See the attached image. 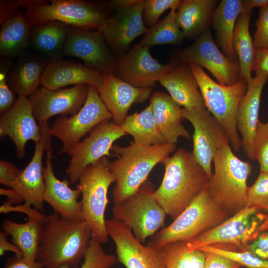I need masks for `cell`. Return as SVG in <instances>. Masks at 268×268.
<instances>
[{
    "label": "cell",
    "mask_w": 268,
    "mask_h": 268,
    "mask_svg": "<svg viewBox=\"0 0 268 268\" xmlns=\"http://www.w3.org/2000/svg\"><path fill=\"white\" fill-rule=\"evenodd\" d=\"M92 237L85 221L70 220L54 212L44 220L36 261L44 268H77Z\"/></svg>",
    "instance_id": "6da1fadb"
},
{
    "label": "cell",
    "mask_w": 268,
    "mask_h": 268,
    "mask_svg": "<svg viewBox=\"0 0 268 268\" xmlns=\"http://www.w3.org/2000/svg\"><path fill=\"white\" fill-rule=\"evenodd\" d=\"M161 163L165 172L153 196L174 220L205 187L209 177L192 153L184 148L166 157Z\"/></svg>",
    "instance_id": "7a4b0ae2"
},
{
    "label": "cell",
    "mask_w": 268,
    "mask_h": 268,
    "mask_svg": "<svg viewBox=\"0 0 268 268\" xmlns=\"http://www.w3.org/2000/svg\"><path fill=\"white\" fill-rule=\"evenodd\" d=\"M176 147V144L170 143L146 146L134 141L126 147L113 145L111 151L117 158L109 162L108 167L116 179L112 192L114 205L134 194L147 180L153 168Z\"/></svg>",
    "instance_id": "3957f363"
},
{
    "label": "cell",
    "mask_w": 268,
    "mask_h": 268,
    "mask_svg": "<svg viewBox=\"0 0 268 268\" xmlns=\"http://www.w3.org/2000/svg\"><path fill=\"white\" fill-rule=\"evenodd\" d=\"M229 217L214 200L206 184L172 223L151 237L147 245L159 250L170 243L190 241Z\"/></svg>",
    "instance_id": "277c9868"
},
{
    "label": "cell",
    "mask_w": 268,
    "mask_h": 268,
    "mask_svg": "<svg viewBox=\"0 0 268 268\" xmlns=\"http://www.w3.org/2000/svg\"><path fill=\"white\" fill-rule=\"evenodd\" d=\"M213 161L214 173L207 185L216 202L231 216L246 206L252 166L234 154L229 141L218 150Z\"/></svg>",
    "instance_id": "5b68a950"
},
{
    "label": "cell",
    "mask_w": 268,
    "mask_h": 268,
    "mask_svg": "<svg viewBox=\"0 0 268 268\" xmlns=\"http://www.w3.org/2000/svg\"><path fill=\"white\" fill-rule=\"evenodd\" d=\"M25 0L23 6L31 28L49 21H58L70 26L99 30L111 15L107 2L82 0Z\"/></svg>",
    "instance_id": "8992f818"
},
{
    "label": "cell",
    "mask_w": 268,
    "mask_h": 268,
    "mask_svg": "<svg viewBox=\"0 0 268 268\" xmlns=\"http://www.w3.org/2000/svg\"><path fill=\"white\" fill-rule=\"evenodd\" d=\"M268 230V213L245 206L218 226L187 242L189 250L207 246L230 251H243Z\"/></svg>",
    "instance_id": "52a82bcc"
},
{
    "label": "cell",
    "mask_w": 268,
    "mask_h": 268,
    "mask_svg": "<svg viewBox=\"0 0 268 268\" xmlns=\"http://www.w3.org/2000/svg\"><path fill=\"white\" fill-rule=\"evenodd\" d=\"M188 65L198 82L206 109L223 128L234 150L239 151L241 140L236 127V115L239 104L247 90V81L239 78L231 85L221 84L212 79L200 66Z\"/></svg>",
    "instance_id": "ba28073f"
},
{
    "label": "cell",
    "mask_w": 268,
    "mask_h": 268,
    "mask_svg": "<svg viewBox=\"0 0 268 268\" xmlns=\"http://www.w3.org/2000/svg\"><path fill=\"white\" fill-rule=\"evenodd\" d=\"M109 163L105 156L88 166L79 177L76 188L82 195L83 220L89 227L92 237L101 244L107 243L109 238L105 214L108 203V191L116 181L109 169Z\"/></svg>",
    "instance_id": "9c48e42d"
},
{
    "label": "cell",
    "mask_w": 268,
    "mask_h": 268,
    "mask_svg": "<svg viewBox=\"0 0 268 268\" xmlns=\"http://www.w3.org/2000/svg\"><path fill=\"white\" fill-rule=\"evenodd\" d=\"M155 190L147 180L134 194L112 208L113 217L129 227L142 243L164 225L167 214L153 196Z\"/></svg>",
    "instance_id": "30bf717a"
},
{
    "label": "cell",
    "mask_w": 268,
    "mask_h": 268,
    "mask_svg": "<svg viewBox=\"0 0 268 268\" xmlns=\"http://www.w3.org/2000/svg\"><path fill=\"white\" fill-rule=\"evenodd\" d=\"M111 119L112 115L101 100L97 87L88 85L87 98L80 110L72 116H60L50 126L52 136L63 144L59 153H67L86 134Z\"/></svg>",
    "instance_id": "8fae6325"
},
{
    "label": "cell",
    "mask_w": 268,
    "mask_h": 268,
    "mask_svg": "<svg viewBox=\"0 0 268 268\" xmlns=\"http://www.w3.org/2000/svg\"><path fill=\"white\" fill-rule=\"evenodd\" d=\"M121 127L106 120L99 124L82 141L74 145L67 154L71 157L66 170L69 183H75L85 169L102 157L111 155L113 143L125 135Z\"/></svg>",
    "instance_id": "7c38bea8"
},
{
    "label": "cell",
    "mask_w": 268,
    "mask_h": 268,
    "mask_svg": "<svg viewBox=\"0 0 268 268\" xmlns=\"http://www.w3.org/2000/svg\"><path fill=\"white\" fill-rule=\"evenodd\" d=\"M177 58L182 62L205 68L221 84L233 85L240 78L238 60L232 62L221 52L209 28L193 44L179 51Z\"/></svg>",
    "instance_id": "4fadbf2b"
},
{
    "label": "cell",
    "mask_w": 268,
    "mask_h": 268,
    "mask_svg": "<svg viewBox=\"0 0 268 268\" xmlns=\"http://www.w3.org/2000/svg\"><path fill=\"white\" fill-rule=\"evenodd\" d=\"M183 119L193 125V149L195 160L209 178L211 176V164L218 150L227 141V136L213 116L206 108L187 110L182 108Z\"/></svg>",
    "instance_id": "5bb4252c"
},
{
    "label": "cell",
    "mask_w": 268,
    "mask_h": 268,
    "mask_svg": "<svg viewBox=\"0 0 268 268\" xmlns=\"http://www.w3.org/2000/svg\"><path fill=\"white\" fill-rule=\"evenodd\" d=\"M64 56L82 60L86 66L102 73H113L117 58L99 30L70 26L63 48Z\"/></svg>",
    "instance_id": "9a60e30c"
},
{
    "label": "cell",
    "mask_w": 268,
    "mask_h": 268,
    "mask_svg": "<svg viewBox=\"0 0 268 268\" xmlns=\"http://www.w3.org/2000/svg\"><path fill=\"white\" fill-rule=\"evenodd\" d=\"M149 48L138 44L117 58L113 74L130 84L140 88H152L174 66L177 58L166 64L154 59Z\"/></svg>",
    "instance_id": "2e32d148"
},
{
    "label": "cell",
    "mask_w": 268,
    "mask_h": 268,
    "mask_svg": "<svg viewBox=\"0 0 268 268\" xmlns=\"http://www.w3.org/2000/svg\"><path fill=\"white\" fill-rule=\"evenodd\" d=\"M144 3L145 0H137L132 5L115 10L99 30L117 58L125 54L132 41L148 31L142 17Z\"/></svg>",
    "instance_id": "e0dca14e"
},
{
    "label": "cell",
    "mask_w": 268,
    "mask_h": 268,
    "mask_svg": "<svg viewBox=\"0 0 268 268\" xmlns=\"http://www.w3.org/2000/svg\"><path fill=\"white\" fill-rule=\"evenodd\" d=\"M106 226L115 244L117 260L126 268H163L159 250L142 245L123 222L112 217L106 220Z\"/></svg>",
    "instance_id": "ac0fdd59"
},
{
    "label": "cell",
    "mask_w": 268,
    "mask_h": 268,
    "mask_svg": "<svg viewBox=\"0 0 268 268\" xmlns=\"http://www.w3.org/2000/svg\"><path fill=\"white\" fill-rule=\"evenodd\" d=\"M87 94L88 85L85 84L57 90L42 86L28 98L33 115L39 123L47 122L56 115L72 116L76 114L84 104Z\"/></svg>",
    "instance_id": "d6986e66"
},
{
    "label": "cell",
    "mask_w": 268,
    "mask_h": 268,
    "mask_svg": "<svg viewBox=\"0 0 268 268\" xmlns=\"http://www.w3.org/2000/svg\"><path fill=\"white\" fill-rule=\"evenodd\" d=\"M39 125L41 129V140L36 143L31 160L21 171L11 188L22 197L25 203L42 212L44 210L43 197L45 189L42 158L44 151L52 148V135L48 122L40 123Z\"/></svg>",
    "instance_id": "ffe728a7"
},
{
    "label": "cell",
    "mask_w": 268,
    "mask_h": 268,
    "mask_svg": "<svg viewBox=\"0 0 268 268\" xmlns=\"http://www.w3.org/2000/svg\"><path fill=\"white\" fill-rule=\"evenodd\" d=\"M7 135L14 142L17 156L25 157V145L28 140L38 143L41 139V129L33 113L28 98L18 96L14 105L0 114V136Z\"/></svg>",
    "instance_id": "44dd1931"
},
{
    "label": "cell",
    "mask_w": 268,
    "mask_h": 268,
    "mask_svg": "<svg viewBox=\"0 0 268 268\" xmlns=\"http://www.w3.org/2000/svg\"><path fill=\"white\" fill-rule=\"evenodd\" d=\"M103 79L98 91L101 100L112 115L113 122L121 126L134 103L146 101L152 88L134 87L115 76L103 74Z\"/></svg>",
    "instance_id": "7402d4cb"
},
{
    "label": "cell",
    "mask_w": 268,
    "mask_h": 268,
    "mask_svg": "<svg viewBox=\"0 0 268 268\" xmlns=\"http://www.w3.org/2000/svg\"><path fill=\"white\" fill-rule=\"evenodd\" d=\"M46 152V166L44 168V201L63 218L75 221H84L81 202L78 201L81 194L80 190L71 189L69 182L67 179L61 181L57 178L52 163V148Z\"/></svg>",
    "instance_id": "603a6c76"
},
{
    "label": "cell",
    "mask_w": 268,
    "mask_h": 268,
    "mask_svg": "<svg viewBox=\"0 0 268 268\" xmlns=\"http://www.w3.org/2000/svg\"><path fill=\"white\" fill-rule=\"evenodd\" d=\"M268 75H255L247 81V90L237 109L236 127L242 136L241 147L247 157L253 160L252 144L259 119L263 87Z\"/></svg>",
    "instance_id": "cb8c5ba5"
},
{
    "label": "cell",
    "mask_w": 268,
    "mask_h": 268,
    "mask_svg": "<svg viewBox=\"0 0 268 268\" xmlns=\"http://www.w3.org/2000/svg\"><path fill=\"white\" fill-rule=\"evenodd\" d=\"M170 96L187 110L206 108L198 82L188 64L177 61L159 80Z\"/></svg>",
    "instance_id": "d4e9b609"
},
{
    "label": "cell",
    "mask_w": 268,
    "mask_h": 268,
    "mask_svg": "<svg viewBox=\"0 0 268 268\" xmlns=\"http://www.w3.org/2000/svg\"><path fill=\"white\" fill-rule=\"evenodd\" d=\"M49 63L32 50H26L7 73L6 80L11 90L18 96H29L42 84L43 73Z\"/></svg>",
    "instance_id": "484cf974"
},
{
    "label": "cell",
    "mask_w": 268,
    "mask_h": 268,
    "mask_svg": "<svg viewBox=\"0 0 268 268\" xmlns=\"http://www.w3.org/2000/svg\"><path fill=\"white\" fill-rule=\"evenodd\" d=\"M103 73L79 63L61 60L50 62L41 80L43 86L57 90L70 85L85 84L99 88Z\"/></svg>",
    "instance_id": "4316f807"
},
{
    "label": "cell",
    "mask_w": 268,
    "mask_h": 268,
    "mask_svg": "<svg viewBox=\"0 0 268 268\" xmlns=\"http://www.w3.org/2000/svg\"><path fill=\"white\" fill-rule=\"evenodd\" d=\"M157 126L167 143L176 144L178 138L191 136L182 124V108L171 96L161 92H155L149 104Z\"/></svg>",
    "instance_id": "83f0119b"
},
{
    "label": "cell",
    "mask_w": 268,
    "mask_h": 268,
    "mask_svg": "<svg viewBox=\"0 0 268 268\" xmlns=\"http://www.w3.org/2000/svg\"><path fill=\"white\" fill-rule=\"evenodd\" d=\"M70 26L49 21L31 28L29 46L49 62L62 59L63 48Z\"/></svg>",
    "instance_id": "f1b7e54d"
},
{
    "label": "cell",
    "mask_w": 268,
    "mask_h": 268,
    "mask_svg": "<svg viewBox=\"0 0 268 268\" xmlns=\"http://www.w3.org/2000/svg\"><path fill=\"white\" fill-rule=\"evenodd\" d=\"M218 2L215 0H181L176 19L185 37H199L209 28Z\"/></svg>",
    "instance_id": "f546056e"
},
{
    "label": "cell",
    "mask_w": 268,
    "mask_h": 268,
    "mask_svg": "<svg viewBox=\"0 0 268 268\" xmlns=\"http://www.w3.org/2000/svg\"><path fill=\"white\" fill-rule=\"evenodd\" d=\"M244 11L241 0H222L215 9L211 23L216 31L222 53L230 60H238L233 48V37L237 20Z\"/></svg>",
    "instance_id": "4dcf8cb0"
},
{
    "label": "cell",
    "mask_w": 268,
    "mask_h": 268,
    "mask_svg": "<svg viewBox=\"0 0 268 268\" xmlns=\"http://www.w3.org/2000/svg\"><path fill=\"white\" fill-rule=\"evenodd\" d=\"M31 27L25 12L19 10L0 23V55L3 58L18 57L29 46Z\"/></svg>",
    "instance_id": "1f68e13d"
},
{
    "label": "cell",
    "mask_w": 268,
    "mask_h": 268,
    "mask_svg": "<svg viewBox=\"0 0 268 268\" xmlns=\"http://www.w3.org/2000/svg\"><path fill=\"white\" fill-rule=\"evenodd\" d=\"M45 219L28 218L27 221L23 223L5 219L2 222L1 231L11 236L12 243L29 261H36Z\"/></svg>",
    "instance_id": "d6a6232c"
},
{
    "label": "cell",
    "mask_w": 268,
    "mask_h": 268,
    "mask_svg": "<svg viewBox=\"0 0 268 268\" xmlns=\"http://www.w3.org/2000/svg\"><path fill=\"white\" fill-rule=\"evenodd\" d=\"M126 133L132 135L135 142L146 146L167 143L154 117L149 104L140 113L128 115L121 126Z\"/></svg>",
    "instance_id": "836d02e7"
},
{
    "label": "cell",
    "mask_w": 268,
    "mask_h": 268,
    "mask_svg": "<svg viewBox=\"0 0 268 268\" xmlns=\"http://www.w3.org/2000/svg\"><path fill=\"white\" fill-rule=\"evenodd\" d=\"M253 10H244L239 15L233 37V48L240 68V78L246 81L251 77L255 48L249 31Z\"/></svg>",
    "instance_id": "e575fe53"
},
{
    "label": "cell",
    "mask_w": 268,
    "mask_h": 268,
    "mask_svg": "<svg viewBox=\"0 0 268 268\" xmlns=\"http://www.w3.org/2000/svg\"><path fill=\"white\" fill-rule=\"evenodd\" d=\"M159 251L163 268H204L205 253L199 249L189 250L187 242L170 243Z\"/></svg>",
    "instance_id": "d590c367"
},
{
    "label": "cell",
    "mask_w": 268,
    "mask_h": 268,
    "mask_svg": "<svg viewBox=\"0 0 268 268\" xmlns=\"http://www.w3.org/2000/svg\"><path fill=\"white\" fill-rule=\"evenodd\" d=\"M176 10L171 9L166 17L149 28L139 44L149 47L161 44L177 46L181 44L185 36L177 23Z\"/></svg>",
    "instance_id": "8d00e7d4"
},
{
    "label": "cell",
    "mask_w": 268,
    "mask_h": 268,
    "mask_svg": "<svg viewBox=\"0 0 268 268\" xmlns=\"http://www.w3.org/2000/svg\"><path fill=\"white\" fill-rule=\"evenodd\" d=\"M204 252H209L225 257L246 268H268V260H263L248 250L235 251L226 250L207 245L198 249Z\"/></svg>",
    "instance_id": "74e56055"
},
{
    "label": "cell",
    "mask_w": 268,
    "mask_h": 268,
    "mask_svg": "<svg viewBox=\"0 0 268 268\" xmlns=\"http://www.w3.org/2000/svg\"><path fill=\"white\" fill-rule=\"evenodd\" d=\"M118 261L113 255L106 254L101 243L92 237L81 266L77 268H111ZM62 268H69L64 267Z\"/></svg>",
    "instance_id": "f35d334b"
},
{
    "label": "cell",
    "mask_w": 268,
    "mask_h": 268,
    "mask_svg": "<svg viewBox=\"0 0 268 268\" xmlns=\"http://www.w3.org/2000/svg\"><path fill=\"white\" fill-rule=\"evenodd\" d=\"M246 206L268 213V173L260 172L255 183L248 188Z\"/></svg>",
    "instance_id": "ab89813d"
},
{
    "label": "cell",
    "mask_w": 268,
    "mask_h": 268,
    "mask_svg": "<svg viewBox=\"0 0 268 268\" xmlns=\"http://www.w3.org/2000/svg\"><path fill=\"white\" fill-rule=\"evenodd\" d=\"M253 160L259 163L260 172L268 173V122L259 121L252 144Z\"/></svg>",
    "instance_id": "60d3db41"
},
{
    "label": "cell",
    "mask_w": 268,
    "mask_h": 268,
    "mask_svg": "<svg viewBox=\"0 0 268 268\" xmlns=\"http://www.w3.org/2000/svg\"><path fill=\"white\" fill-rule=\"evenodd\" d=\"M180 0H145L142 17L145 26L151 28L157 22L162 14L168 9H178Z\"/></svg>",
    "instance_id": "b9f144b4"
},
{
    "label": "cell",
    "mask_w": 268,
    "mask_h": 268,
    "mask_svg": "<svg viewBox=\"0 0 268 268\" xmlns=\"http://www.w3.org/2000/svg\"><path fill=\"white\" fill-rule=\"evenodd\" d=\"M11 59L2 58L0 62V113L10 109L17 99L10 89L6 80L8 72L13 66Z\"/></svg>",
    "instance_id": "7bdbcfd3"
},
{
    "label": "cell",
    "mask_w": 268,
    "mask_h": 268,
    "mask_svg": "<svg viewBox=\"0 0 268 268\" xmlns=\"http://www.w3.org/2000/svg\"><path fill=\"white\" fill-rule=\"evenodd\" d=\"M255 25L256 30L253 38L255 49L268 48V4L260 8Z\"/></svg>",
    "instance_id": "ee69618b"
},
{
    "label": "cell",
    "mask_w": 268,
    "mask_h": 268,
    "mask_svg": "<svg viewBox=\"0 0 268 268\" xmlns=\"http://www.w3.org/2000/svg\"><path fill=\"white\" fill-rule=\"evenodd\" d=\"M11 212H18L26 214L28 218L44 219L46 215L41 211L32 206L28 205L24 202L22 204L16 206L13 205L6 201H4L0 206V212L1 213H8Z\"/></svg>",
    "instance_id": "f6af8a7d"
},
{
    "label": "cell",
    "mask_w": 268,
    "mask_h": 268,
    "mask_svg": "<svg viewBox=\"0 0 268 268\" xmlns=\"http://www.w3.org/2000/svg\"><path fill=\"white\" fill-rule=\"evenodd\" d=\"M21 171L11 162L0 159V183L5 187L11 188L12 184L20 174Z\"/></svg>",
    "instance_id": "bcb514c9"
},
{
    "label": "cell",
    "mask_w": 268,
    "mask_h": 268,
    "mask_svg": "<svg viewBox=\"0 0 268 268\" xmlns=\"http://www.w3.org/2000/svg\"><path fill=\"white\" fill-rule=\"evenodd\" d=\"M205 260L204 268H239L241 266L236 262L222 256L204 252Z\"/></svg>",
    "instance_id": "7dc6e473"
},
{
    "label": "cell",
    "mask_w": 268,
    "mask_h": 268,
    "mask_svg": "<svg viewBox=\"0 0 268 268\" xmlns=\"http://www.w3.org/2000/svg\"><path fill=\"white\" fill-rule=\"evenodd\" d=\"M247 250L262 259L268 260V232L261 234Z\"/></svg>",
    "instance_id": "c3c4849f"
},
{
    "label": "cell",
    "mask_w": 268,
    "mask_h": 268,
    "mask_svg": "<svg viewBox=\"0 0 268 268\" xmlns=\"http://www.w3.org/2000/svg\"><path fill=\"white\" fill-rule=\"evenodd\" d=\"M252 71L256 75H268V48L255 49Z\"/></svg>",
    "instance_id": "681fc988"
},
{
    "label": "cell",
    "mask_w": 268,
    "mask_h": 268,
    "mask_svg": "<svg viewBox=\"0 0 268 268\" xmlns=\"http://www.w3.org/2000/svg\"><path fill=\"white\" fill-rule=\"evenodd\" d=\"M24 0H0V23L11 17L23 7Z\"/></svg>",
    "instance_id": "f907efd6"
},
{
    "label": "cell",
    "mask_w": 268,
    "mask_h": 268,
    "mask_svg": "<svg viewBox=\"0 0 268 268\" xmlns=\"http://www.w3.org/2000/svg\"><path fill=\"white\" fill-rule=\"evenodd\" d=\"M3 268H44L42 264L35 261L31 262L24 256L15 255L8 258Z\"/></svg>",
    "instance_id": "816d5d0a"
},
{
    "label": "cell",
    "mask_w": 268,
    "mask_h": 268,
    "mask_svg": "<svg viewBox=\"0 0 268 268\" xmlns=\"http://www.w3.org/2000/svg\"><path fill=\"white\" fill-rule=\"evenodd\" d=\"M8 235L2 231L0 232V256L2 257L5 252L10 251L15 254L17 256H23L20 249L13 243L12 244L8 240Z\"/></svg>",
    "instance_id": "f5cc1de1"
},
{
    "label": "cell",
    "mask_w": 268,
    "mask_h": 268,
    "mask_svg": "<svg viewBox=\"0 0 268 268\" xmlns=\"http://www.w3.org/2000/svg\"><path fill=\"white\" fill-rule=\"evenodd\" d=\"M0 194L7 197V201L12 205L19 204L24 201L22 197L15 190L12 188L7 189L0 188Z\"/></svg>",
    "instance_id": "db71d44e"
},
{
    "label": "cell",
    "mask_w": 268,
    "mask_h": 268,
    "mask_svg": "<svg viewBox=\"0 0 268 268\" xmlns=\"http://www.w3.org/2000/svg\"><path fill=\"white\" fill-rule=\"evenodd\" d=\"M137 1V0H112L107 1V3L111 10H116L132 5Z\"/></svg>",
    "instance_id": "11a10c76"
},
{
    "label": "cell",
    "mask_w": 268,
    "mask_h": 268,
    "mask_svg": "<svg viewBox=\"0 0 268 268\" xmlns=\"http://www.w3.org/2000/svg\"><path fill=\"white\" fill-rule=\"evenodd\" d=\"M242 2L244 10H252L256 7L261 8L268 4V0H244Z\"/></svg>",
    "instance_id": "9f6ffc18"
}]
</instances>
